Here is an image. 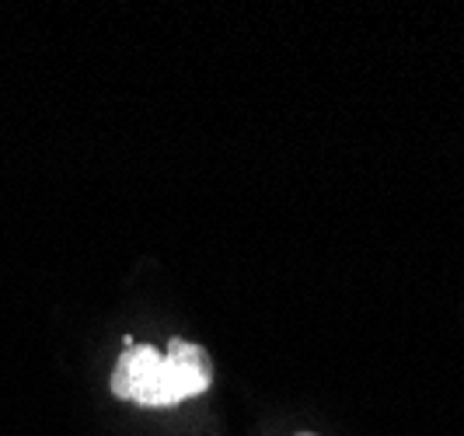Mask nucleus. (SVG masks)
I'll list each match as a JSON object with an SVG mask.
<instances>
[{
  "instance_id": "1",
  "label": "nucleus",
  "mask_w": 464,
  "mask_h": 436,
  "mask_svg": "<svg viewBox=\"0 0 464 436\" xmlns=\"http://www.w3.org/2000/svg\"><path fill=\"white\" fill-rule=\"evenodd\" d=\"M209 384H213L209 353L186 339H171L168 353H158V345L126 343L109 381L116 398L143 409L179 405L186 398L209 391Z\"/></svg>"
},
{
  "instance_id": "2",
  "label": "nucleus",
  "mask_w": 464,
  "mask_h": 436,
  "mask_svg": "<svg viewBox=\"0 0 464 436\" xmlns=\"http://www.w3.org/2000/svg\"><path fill=\"white\" fill-rule=\"evenodd\" d=\"M294 436H314V433H294Z\"/></svg>"
}]
</instances>
